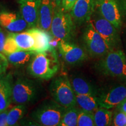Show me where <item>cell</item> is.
I'll return each mask as SVG.
<instances>
[{"mask_svg":"<svg viewBox=\"0 0 126 126\" xmlns=\"http://www.w3.org/2000/svg\"><path fill=\"white\" fill-rule=\"evenodd\" d=\"M60 66L57 53L53 47L47 51L34 53L29 63L28 72L34 78L48 80L57 73Z\"/></svg>","mask_w":126,"mask_h":126,"instance_id":"cell-1","label":"cell"},{"mask_svg":"<svg viewBox=\"0 0 126 126\" xmlns=\"http://www.w3.org/2000/svg\"><path fill=\"white\" fill-rule=\"evenodd\" d=\"M96 68L103 75L126 79V56L123 51H109L97 61Z\"/></svg>","mask_w":126,"mask_h":126,"instance_id":"cell-2","label":"cell"},{"mask_svg":"<svg viewBox=\"0 0 126 126\" xmlns=\"http://www.w3.org/2000/svg\"><path fill=\"white\" fill-rule=\"evenodd\" d=\"M50 33L55 38L70 42L75 36V23L69 12L55 6L50 27Z\"/></svg>","mask_w":126,"mask_h":126,"instance_id":"cell-3","label":"cell"},{"mask_svg":"<svg viewBox=\"0 0 126 126\" xmlns=\"http://www.w3.org/2000/svg\"><path fill=\"white\" fill-rule=\"evenodd\" d=\"M65 109L54 100H48L37 106L32 112L31 117L40 126H59Z\"/></svg>","mask_w":126,"mask_h":126,"instance_id":"cell-4","label":"cell"},{"mask_svg":"<svg viewBox=\"0 0 126 126\" xmlns=\"http://www.w3.org/2000/svg\"><path fill=\"white\" fill-rule=\"evenodd\" d=\"M50 92L54 101L64 108L77 106L75 94L67 75H60L53 79Z\"/></svg>","mask_w":126,"mask_h":126,"instance_id":"cell-5","label":"cell"},{"mask_svg":"<svg viewBox=\"0 0 126 126\" xmlns=\"http://www.w3.org/2000/svg\"><path fill=\"white\" fill-rule=\"evenodd\" d=\"M37 82L26 78H19L13 83L12 102L16 105H26L36 100L40 92Z\"/></svg>","mask_w":126,"mask_h":126,"instance_id":"cell-6","label":"cell"},{"mask_svg":"<svg viewBox=\"0 0 126 126\" xmlns=\"http://www.w3.org/2000/svg\"><path fill=\"white\" fill-rule=\"evenodd\" d=\"M90 21L105 42L109 50H117L120 45V38L114 25L102 17L96 8Z\"/></svg>","mask_w":126,"mask_h":126,"instance_id":"cell-7","label":"cell"},{"mask_svg":"<svg viewBox=\"0 0 126 126\" xmlns=\"http://www.w3.org/2000/svg\"><path fill=\"white\" fill-rule=\"evenodd\" d=\"M82 40L87 54L92 57H102L109 51L106 44L91 21L86 23Z\"/></svg>","mask_w":126,"mask_h":126,"instance_id":"cell-8","label":"cell"},{"mask_svg":"<svg viewBox=\"0 0 126 126\" xmlns=\"http://www.w3.org/2000/svg\"><path fill=\"white\" fill-rule=\"evenodd\" d=\"M95 8L104 18L117 30L122 26L121 8L117 0H97Z\"/></svg>","mask_w":126,"mask_h":126,"instance_id":"cell-9","label":"cell"},{"mask_svg":"<svg viewBox=\"0 0 126 126\" xmlns=\"http://www.w3.org/2000/svg\"><path fill=\"white\" fill-rule=\"evenodd\" d=\"M57 47L64 61L70 65H77L86 61L88 56L82 48L69 41L60 40Z\"/></svg>","mask_w":126,"mask_h":126,"instance_id":"cell-10","label":"cell"},{"mask_svg":"<svg viewBox=\"0 0 126 126\" xmlns=\"http://www.w3.org/2000/svg\"><path fill=\"white\" fill-rule=\"evenodd\" d=\"M94 0H77L70 11V15L75 24L82 25L90 21L95 10Z\"/></svg>","mask_w":126,"mask_h":126,"instance_id":"cell-11","label":"cell"},{"mask_svg":"<svg viewBox=\"0 0 126 126\" xmlns=\"http://www.w3.org/2000/svg\"><path fill=\"white\" fill-rule=\"evenodd\" d=\"M0 26L11 32H19L29 28L21 13L14 12H0Z\"/></svg>","mask_w":126,"mask_h":126,"instance_id":"cell-12","label":"cell"},{"mask_svg":"<svg viewBox=\"0 0 126 126\" xmlns=\"http://www.w3.org/2000/svg\"><path fill=\"white\" fill-rule=\"evenodd\" d=\"M126 97V86L123 85L116 86L99 96V106L110 109L117 106Z\"/></svg>","mask_w":126,"mask_h":126,"instance_id":"cell-13","label":"cell"},{"mask_svg":"<svg viewBox=\"0 0 126 126\" xmlns=\"http://www.w3.org/2000/svg\"><path fill=\"white\" fill-rule=\"evenodd\" d=\"M20 13L29 25L34 28L38 25L41 0H19Z\"/></svg>","mask_w":126,"mask_h":126,"instance_id":"cell-14","label":"cell"},{"mask_svg":"<svg viewBox=\"0 0 126 126\" xmlns=\"http://www.w3.org/2000/svg\"><path fill=\"white\" fill-rule=\"evenodd\" d=\"M34 39V46L32 51L34 53H42L50 49L52 45V36L51 33L36 27L31 28L27 31Z\"/></svg>","mask_w":126,"mask_h":126,"instance_id":"cell-15","label":"cell"},{"mask_svg":"<svg viewBox=\"0 0 126 126\" xmlns=\"http://www.w3.org/2000/svg\"><path fill=\"white\" fill-rule=\"evenodd\" d=\"M13 83L11 74L0 75V113L7 109L11 103Z\"/></svg>","mask_w":126,"mask_h":126,"instance_id":"cell-16","label":"cell"},{"mask_svg":"<svg viewBox=\"0 0 126 126\" xmlns=\"http://www.w3.org/2000/svg\"><path fill=\"white\" fill-rule=\"evenodd\" d=\"M54 7L55 5L53 0H41L37 25L41 29L50 31Z\"/></svg>","mask_w":126,"mask_h":126,"instance_id":"cell-17","label":"cell"},{"mask_svg":"<svg viewBox=\"0 0 126 126\" xmlns=\"http://www.w3.org/2000/svg\"><path fill=\"white\" fill-rule=\"evenodd\" d=\"M75 94L97 96V91L93 85L79 77H75L70 81Z\"/></svg>","mask_w":126,"mask_h":126,"instance_id":"cell-18","label":"cell"},{"mask_svg":"<svg viewBox=\"0 0 126 126\" xmlns=\"http://www.w3.org/2000/svg\"><path fill=\"white\" fill-rule=\"evenodd\" d=\"M34 53L33 51L19 50L5 56L9 64L15 67H22L30 62Z\"/></svg>","mask_w":126,"mask_h":126,"instance_id":"cell-19","label":"cell"},{"mask_svg":"<svg viewBox=\"0 0 126 126\" xmlns=\"http://www.w3.org/2000/svg\"><path fill=\"white\" fill-rule=\"evenodd\" d=\"M75 97L77 105L79 107L80 109L94 111L97 108H100L98 96L75 94Z\"/></svg>","mask_w":126,"mask_h":126,"instance_id":"cell-20","label":"cell"},{"mask_svg":"<svg viewBox=\"0 0 126 126\" xmlns=\"http://www.w3.org/2000/svg\"><path fill=\"white\" fill-rule=\"evenodd\" d=\"M10 33L20 50L32 51L34 43V39L28 31L22 33L11 32Z\"/></svg>","mask_w":126,"mask_h":126,"instance_id":"cell-21","label":"cell"},{"mask_svg":"<svg viewBox=\"0 0 126 126\" xmlns=\"http://www.w3.org/2000/svg\"><path fill=\"white\" fill-rule=\"evenodd\" d=\"M94 121L96 126H110L112 120V111L105 108H97L94 111Z\"/></svg>","mask_w":126,"mask_h":126,"instance_id":"cell-22","label":"cell"},{"mask_svg":"<svg viewBox=\"0 0 126 126\" xmlns=\"http://www.w3.org/2000/svg\"><path fill=\"white\" fill-rule=\"evenodd\" d=\"M26 111V105H18L8 111L7 115V126L16 125L19 121L25 116Z\"/></svg>","mask_w":126,"mask_h":126,"instance_id":"cell-23","label":"cell"},{"mask_svg":"<svg viewBox=\"0 0 126 126\" xmlns=\"http://www.w3.org/2000/svg\"><path fill=\"white\" fill-rule=\"evenodd\" d=\"M79 110L77 106L66 108L59 126H76Z\"/></svg>","mask_w":126,"mask_h":126,"instance_id":"cell-24","label":"cell"},{"mask_svg":"<svg viewBox=\"0 0 126 126\" xmlns=\"http://www.w3.org/2000/svg\"><path fill=\"white\" fill-rule=\"evenodd\" d=\"M78 126H94V111H86L80 109L79 110L78 120Z\"/></svg>","mask_w":126,"mask_h":126,"instance_id":"cell-25","label":"cell"},{"mask_svg":"<svg viewBox=\"0 0 126 126\" xmlns=\"http://www.w3.org/2000/svg\"><path fill=\"white\" fill-rule=\"evenodd\" d=\"M19 50H20L16 43L15 39L9 33L6 37L5 41L3 54L4 55L9 54L14 52L19 51Z\"/></svg>","mask_w":126,"mask_h":126,"instance_id":"cell-26","label":"cell"},{"mask_svg":"<svg viewBox=\"0 0 126 126\" xmlns=\"http://www.w3.org/2000/svg\"><path fill=\"white\" fill-rule=\"evenodd\" d=\"M126 124V114L116 110L112 117L111 125L114 126H125Z\"/></svg>","mask_w":126,"mask_h":126,"instance_id":"cell-27","label":"cell"},{"mask_svg":"<svg viewBox=\"0 0 126 126\" xmlns=\"http://www.w3.org/2000/svg\"><path fill=\"white\" fill-rule=\"evenodd\" d=\"M9 63L6 56L2 53H0V75L5 73L8 67Z\"/></svg>","mask_w":126,"mask_h":126,"instance_id":"cell-28","label":"cell"},{"mask_svg":"<svg viewBox=\"0 0 126 126\" xmlns=\"http://www.w3.org/2000/svg\"><path fill=\"white\" fill-rule=\"evenodd\" d=\"M77 0H63L62 8L64 11L70 12Z\"/></svg>","mask_w":126,"mask_h":126,"instance_id":"cell-29","label":"cell"},{"mask_svg":"<svg viewBox=\"0 0 126 126\" xmlns=\"http://www.w3.org/2000/svg\"><path fill=\"white\" fill-rule=\"evenodd\" d=\"M8 113V109L0 113V126H7V119Z\"/></svg>","mask_w":126,"mask_h":126,"instance_id":"cell-30","label":"cell"},{"mask_svg":"<svg viewBox=\"0 0 126 126\" xmlns=\"http://www.w3.org/2000/svg\"><path fill=\"white\" fill-rule=\"evenodd\" d=\"M5 35L4 32L2 31L1 28L0 27V53H3L4 50V46L5 41Z\"/></svg>","mask_w":126,"mask_h":126,"instance_id":"cell-31","label":"cell"},{"mask_svg":"<svg viewBox=\"0 0 126 126\" xmlns=\"http://www.w3.org/2000/svg\"><path fill=\"white\" fill-rule=\"evenodd\" d=\"M119 111H122L126 114V97L124 98L122 102H120L117 106L116 109Z\"/></svg>","mask_w":126,"mask_h":126,"instance_id":"cell-32","label":"cell"},{"mask_svg":"<svg viewBox=\"0 0 126 126\" xmlns=\"http://www.w3.org/2000/svg\"><path fill=\"white\" fill-rule=\"evenodd\" d=\"M119 2L121 9L126 16V0H119Z\"/></svg>","mask_w":126,"mask_h":126,"instance_id":"cell-33","label":"cell"},{"mask_svg":"<svg viewBox=\"0 0 126 126\" xmlns=\"http://www.w3.org/2000/svg\"><path fill=\"white\" fill-rule=\"evenodd\" d=\"M55 6L59 7H62V2L63 0H53Z\"/></svg>","mask_w":126,"mask_h":126,"instance_id":"cell-34","label":"cell"},{"mask_svg":"<svg viewBox=\"0 0 126 126\" xmlns=\"http://www.w3.org/2000/svg\"><path fill=\"white\" fill-rule=\"evenodd\" d=\"M94 1H97V0H94Z\"/></svg>","mask_w":126,"mask_h":126,"instance_id":"cell-35","label":"cell"},{"mask_svg":"<svg viewBox=\"0 0 126 126\" xmlns=\"http://www.w3.org/2000/svg\"></svg>","mask_w":126,"mask_h":126,"instance_id":"cell-36","label":"cell"}]
</instances>
